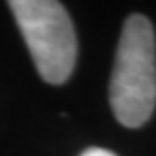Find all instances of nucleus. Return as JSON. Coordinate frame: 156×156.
I'll list each match as a JSON object with an SVG mask.
<instances>
[{
  "mask_svg": "<svg viewBox=\"0 0 156 156\" xmlns=\"http://www.w3.org/2000/svg\"><path fill=\"white\" fill-rule=\"evenodd\" d=\"M109 104L122 126L139 128L156 105V41L151 21L133 13L124 21L109 81Z\"/></svg>",
  "mask_w": 156,
  "mask_h": 156,
  "instance_id": "1",
  "label": "nucleus"
},
{
  "mask_svg": "<svg viewBox=\"0 0 156 156\" xmlns=\"http://www.w3.org/2000/svg\"><path fill=\"white\" fill-rule=\"evenodd\" d=\"M79 156H117L115 152H111L107 149H100V147H92V149H87L83 154Z\"/></svg>",
  "mask_w": 156,
  "mask_h": 156,
  "instance_id": "3",
  "label": "nucleus"
},
{
  "mask_svg": "<svg viewBox=\"0 0 156 156\" xmlns=\"http://www.w3.org/2000/svg\"><path fill=\"white\" fill-rule=\"evenodd\" d=\"M17 27L43 81L60 85L73 72L77 40L66 8L55 0H12Z\"/></svg>",
  "mask_w": 156,
  "mask_h": 156,
  "instance_id": "2",
  "label": "nucleus"
}]
</instances>
